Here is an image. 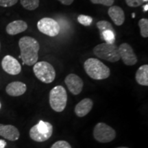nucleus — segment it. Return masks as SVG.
Returning <instances> with one entry per match:
<instances>
[{"label": "nucleus", "instance_id": "f257e3e1", "mask_svg": "<svg viewBox=\"0 0 148 148\" xmlns=\"http://www.w3.org/2000/svg\"><path fill=\"white\" fill-rule=\"evenodd\" d=\"M21 55L19 58L23 60V64L32 66L37 62L40 45L38 42L30 36H23L18 41Z\"/></svg>", "mask_w": 148, "mask_h": 148}, {"label": "nucleus", "instance_id": "f03ea898", "mask_svg": "<svg viewBox=\"0 0 148 148\" xmlns=\"http://www.w3.org/2000/svg\"><path fill=\"white\" fill-rule=\"evenodd\" d=\"M84 68L88 76L97 80L108 78L110 75V69L97 58L87 59L84 63Z\"/></svg>", "mask_w": 148, "mask_h": 148}, {"label": "nucleus", "instance_id": "7ed1b4c3", "mask_svg": "<svg viewBox=\"0 0 148 148\" xmlns=\"http://www.w3.org/2000/svg\"><path fill=\"white\" fill-rule=\"evenodd\" d=\"M93 53L98 58L110 62H115L120 60L118 47L114 43L99 44L94 47Z\"/></svg>", "mask_w": 148, "mask_h": 148}, {"label": "nucleus", "instance_id": "20e7f679", "mask_svg": "<svg viewBox=\"0 0 148 148\" xmlns=\"http://www.w3.org/2000/svg\"><path fill=\"white\" fill-rule=\"evenodd\" d=\"M67 103V93L63 86H56L49 92V104L56 112H62Z\"/></svg>", "mask_w": 148, "mask_h": 148}, {"label": "nucleus", "instance_id": "39448f33", "mask_svg": "<svg viewBox=\"0 0 148 148\" xmlns=\"http://www.w3.org/2000/svg\"><path fill=\"white\" fill-rule=\"evenodd\" d=\"M36 77L45 84L52 82L56 77V71L53 66L46 61L36 62L33 67Z\"/></svg>", "mask_w": 148, "mask_h": 148}, {"label": "nucleus", "instance_id": "423d86ee", "mask_svg": "<svg viewBox=\"0 0 148 148\" xmlns=\"http://www.w3.org/2000/svg\"><path fill=\"white\" fill-rule=\"evenodd\" d=\"M53 133V126L49 122L39 121L29 130V136L36 142H44L51 137Z\"/></svg>", "mask_w": 148, "mask_h": 148}, {"label": "nucleus", "instance_id": "0eeeda50", "mask_svg": "<svg viewBox=\"0 0 148 148\" xmlns=\"http://www.w3.org/2000/svg\"><path fill=\"white\" fill-rule=\"evenodd\" d=\"M93 136L99 143H109L112 141L116 137V132L108 125L100 122L94 127Z\"/></svg>", "mask_w": 148, "mask_h": 148}, {"label": "nucleus", "instance_id": "6e6552de", "mask_svg": "<svg viewBox=\"0 0 148 148\" xmlns=\"http://www.w3.org/2000/svg\"><path fill=\"white\" fill-rule=\"evenodd\" d=\"M38 30L42 34L53 37L60 32V25L58 22L51 18L45 17L39 20L37 23Z\"/></svg>", "mask_w": 148, "mask_h": 148}, {"label": "nucleus", "instance_id": "1a4fd4ad", "mask_svg": "<svg viewBox=\"0 0 148 148\" xmlns=\"http://www.w3.org/2000/svg\"><path fill=\"white\" fill-rule=\"evenodd\" d=\"M120 58L127 66L134 65L137 62V57L133 51L132 47L127 43H122L118 47Z\"/></svg>", "mask_w": 148, "mask_h": 148}, {"label": "nucleus", "instance_id": "9d476101", "mask_svg": "<svg viewBox=\"0 0 148 148\" xmlns=\"http://www.w3.org/2000/svg\"><path fill=\"white\" fill-rule=\"evenodd\" d=\"M1 66L3 71L10 75H18L21 71V66L18 61L10 55L5 56L3 58Z\"/></svg>", "mask_w": 148, "mask_h": 148}, {"label": "nucleus", "instance_id": "9b49d317", "mask_svg": "<svg viewBox=\"0 0 148 148\" xmlns=\"http://www.w3.org/2000/svg\"><path fill=\"white\" fill-rule=\"evenodd\" d=\"M64 82L69 91L73 95H78L82 92L84 82L78 75L74 73L69 74L64 79Z\"/></svg>", "mask_w": 148, "mask_h": 148}, {"label": "nucleus", "instance_id": "f8f14e48", "mask_svg": "<svg viewBox=\"0 0 148 148\" xmlns=\"http://www.w3.org/2000/svg\"><path fill=\"white\" fill-rule=\"evenodd\" d=\"M0 136L11 141H14L18 139L20 133L18 129L14 125L0 123Z\"/></svg>", "mask_w": 148, "mask_h": 148}, {"label": "nucleus", "instance_id": "ddd939ff", "mask_svg": "<svg viewBox=\"0 0 148 148\" xmlns=\"http://www.w3.org/2000/svg\"><path fill=\"white\" fill-rule=\"evenodd\" d=\"M26 90V84L18 81L10 83L7 85L5 88V91L7 94L12 97H18V96L23 95Z\"/></svg>", "mask_w": 148, "mask_h": 148}, {"label": "nucleus", "instance_id": "4468645a", "mask_svg": "<svg viewBox=\"0 0 148 148\" xmlns=\"http://www.w3.org/2000/svg\"><path fill=\"white\" fill-rule=\"evenodd\" d=\"M108 15L116 25H121L124 23L125 14L123 9L117 5L110 6L108 11Z\"/></svg>", "mask_w": 148, "mask_h": 148}, {"label": "nucleus", "instance_id": "2eb2a0df", "mask_svg": "<svg viewBox=\"0 0 148 148\" xmlns=\"http://www.w3.org/2000/svg\"><path fill=\"white\" fill-rule=\"evenodd\" d=\"M93 102L89 98L83 99L75 107V113L79 117H83L91 110Z\"/></svg>", "mask_w": 148, "mask_h": 148}, {"label": "nucleus", "instance_id": "dca6fc26", "mask_svg": "<svg viewBox=\"0 0 148 148\" xmlns=\"http://www.w3.org/2000/svg\"><path fill=\"white\" fill-rule=\"evenodd\" d=\"M27 29L26 22L22 20L12 21L7 25L6 32L10 35H16L25 31Z\"/></svg>", "mask_w": 148, "mask_h": 148}, {"label": "nucleus", "instance_id": "f3484780", "mask_svg": "<svg viewBox=\"0 0 148 148\" xmlns=\"http://www.w3.org/2000/svg\"><path fill=\"white\" fill-rule=\"evenodd\" d=\"M136 82L141 86H148V65L143 64L136 71L135 75Z\"/></svg>", "mask_w": 148, "mask_h": 148}, {"label": "nucleus", "instance_id": "a211bd4d", "mask_svg": "<svg viewBox=\"0 0 148 148\" xmlns=\"http://www.w3.org/2000/svg\"><path fill=\"white\" fill-rule=\"evenodd\" d=\"M21 3L26 10H34L39 5V0H21Z\"/></svg>", "mask_w": 148, "mask_h": 148}, {"label": "nucleus", "instance_id": "6ab92c4d", "mask_svg": "<svg viewBox=\"0 0 148 148\" xmlns=\"http://www.w3.org/2000/svg\"><path fill=\"white\" fill-rule=\"evenodd\" d=\"M101 38L106 41V43L113 44L115 40V34L113 30L110 29H107V30L103 31L100 34Z\"/></svg>", "mask_w": 148, "mask_h": 148}, {"label": "nucleus", "instance_id": "aec40b11", "mask_svg": "<svg viewBox=\"0 0 148 148\" xmlns=\"http://www.w3.org/2000/svg\"><path fill=\"white\" fill-rule=\"evenodd\" d=\"M138 26L140 28V32L143 38L148 37V19L141 18L138 21Z\"/></svg>", "mask_w": 148, "mask_h": 148}, {"label": "nucleus", "instance_id": "412c9836", "mask_svg": "<svg viewBox=\"0 0 148 148\" xmlns=\"http://www.w3.org/2000/svg\"><path fill=\"white\" fill-rule=\"evenodd\" d=\"M96 25H97V27H98V29H99L100 34L103 32V31L107 30V29H110V30L114 31V29L113 27H112V24L108 21H99L97 22Z\"/></svg>", "mask_w": 148, "mask_h": 148}, {"label": "nucleus", "instance_id": "4be33fe9", "mask_svg": "<svg viewBox=\"0 0 148 148\" xmlns=\"http://www.w3.org/2000/svg\"><path fill=\"white\" fill-rule=\"evenodd\" d=\"M77 21H78L79 23L84 25V26H90L92 23V18L90 16L80 14L77 17Z\"/></svg>", "mask_w": 148, "mask_h": 148}, {"label": "nucleus", "instance_id": "5701e85b", "mask_svg": "<svg viewBox=\"0 0 148 148\" xmlns=\"http://www.w3.org/2000/svg\"><path fill=\"white\" fill-rule=\"evenodd\" d=\"M51 148H72L70 144L65 140H58L52 145Z\"/></svg>", "mask_w": 148, "mask_h": 148}, {"label": "nucleus", "instance_id": "b1692460", "mask_svg": "<svg viewBox=\"0 0 148 148\" xmlns=\"http://www.w3.org/2000/svg\"><path fill=\"white\" fill-rule=\"evenodd\" d=\"M92 3L95 4H101L106 6H110L113 4L114 0H90Z\"/></svg>", "mask_w": 148, "mask_h": 148}, {"label": "nucleus", "instance_id": "393cba45", "mask_svg": "<svg viewBox=\"0 0 148 148\" xmlns=\"http://www.w3.org/2000/svg\"><path fill=\"white\" fill-rule=\"evenodd\" d=\"M125 2H126L127 5L130 7H138L140 6V5H142L145 2L143 0H125Z\"/></svg>", "mask_w": 148, "mask_h": 148}, {"label": "nucleus", "instance_id": "a878e982", "mask_svg": "<svg viewBox=\"0 0 148 148\" xmlns=\"http://www.w3.org/2000/svg\"><path fill=\"white\" fill-rule=\"evenodd\" d=\"M18 0H0V6L10 7L15 5Z\"/></svg>", "mask_w": 148, "mask_h": 148}, {"label": "nucleus", "instance_id": "bb28decb", "mask_svg": "<svg viewBox=\"0 0 148 148\" xmlns=\"http://www.w3.org/2000/svg\"><path fill=\"white\" fill-rule=\"evenodd\" d=\"M58 1L62 3V4L66 5H69L73 2L74 0H58Z\"/></svg>", "mask_w": 148, "mask_h": 148}, {"label": "nucleus", "instance_id": "cd10ccee", "mask_svg": "<svg viewBox=\"0 0 148 148\" xmlns=\"http://www.w3.org/2000/svg\"><path fill=\"white\" fill-rule=\"evenodd\" d=\"M7 143L4 140L0 139V148H5Z\"/></svg>", "mask_w": 148, "mask_h": 148}, {"label": "nucleus", "instance_id": "c85d7f7f", "mask_svg": "<svg viewBox=\"0 0 148 148\" xmlns=\"http://www.w3.org/2000/svg\"><path fill=\"white\" fill-rule=\"evenodd\" d=\"M143 8H144V11H145V12H147L148 10V4H146L145 6L143 7Z\"/></svg>", "mask_w": 148, "mask_h": 148}, {"label": "nucleus", "instance_id": "c756f323", "mask_svg": "<svg viewBox=\"0 0 148 148\" xmlns=\"http://www.w3.org/2000/svg\"><path fill=\"white\" fill-rule=\"evenodd\" d=\"M116 148H129V147H116Z\"/></svg>", "mask_w": 148, "mask_h": 148}, {"label": "nucleus", "instance_id": "7c9ffc66", "mask_svg": "<svg viewBox=\"0 0 148 148\" xmlns=\"http://www.w3.org/2000/svg\"><path fill=\"white\" fill-rule=\"evenodd\" d=\"M1 103L0 102V109H1Z\"/></svg>", "mask_w": 148, "mask_h": 148}, {"label": "nucleus", "instance_id": "2f4dec72", "mask_svg": "<svg viewBox=\"0 0 148 148\" xmlns=\"http://www.w3.org/2000/svg\"><path fill=\"white\" fill-rule=\"evenodd\" d=\"M143 1H147L148 0H143Z\"/></svg>", "mask_w": 148, "mask_h": 148}, {"label": "nucleus", "instance_id": "473e14b6", "mask_svg": "<svg viewBox=\"0 0 148 148\" xmlns=\"http://www.w3.org/2000/svg\"><path fill=\"white\" fill-rule=\"evenodd\" d=\"M0 48H1V43H0Z\"/></svg>", "mask_w": 148, "mask_h": 148}]
</instances>
